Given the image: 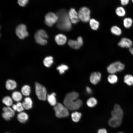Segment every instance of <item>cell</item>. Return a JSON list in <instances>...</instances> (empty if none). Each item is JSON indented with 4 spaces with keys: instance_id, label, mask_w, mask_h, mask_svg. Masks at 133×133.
<instances>
[{
    "instance_id": "6da1fadb",
    "label": "cell",
    "mask_w": 133,
    "mask_h": 133,
    "mask_svg": "<svg viewBox=\"0 0 133 133\" xmlns=\"http://www.w3.org/2000/svg\"><path fill=\"white\" fill-rule=\"evenodd\" d=\"M56 14L58 17L56 24L57 27L65 31L70 30L71 28V22L67 10L64 9H60L57 11Z\"/></svg>"
},
{
    "instance_id": "7a4b0ae2",
    "label": "cell",
    "mask_w": 133,
    "mask_h": 133,
    "mask_svg": "<svg viewBox=\"0 0 133 133\" xmlns=\"http://www.w3.org/2000/svg\"><path fill=\"white\" fill-rule=\"evenodd\" d=\"M79 94L73 92L67 94L64 101V105L69 110H74L79 109L82 104L81 100L78 99Z\"/></svg>"
},
{
    "instance_id": "3957f363",
    "label": "cell",
    "mask_w": 133,
    "mask_h": 133,
    "mask_svg": "<svg viewBox=\"0 0 133 133\" xmlns=\"http://www.w3.org/2000/svg\"><path fill=\"white\" fill-rule=\"evenodd\" d=\"M48 36L46 31L44 30L41 29L38 30L35 33L34 38L36 43L41 45L47 44L48 41L46 39Z\"/></svg>"
},
{
    "instance_id": "277c9868",
    "label": "cell",
    "mask_w": 133,
    "mask_h": 133,
    "mask_svg": "<svg viewBox=\"0 0 133 133\" xmlns=\"http://www.w3.org/2000/svg\"><path fill=\"white\" fill-rule=\"evenodd\" d=\"M54 109L56 116L58 118L67 116L69 115L68 109L64 105L58 103L54 106Z\"/></svg>"
},
{
    "instance_id": "5b68a950",
    "label": "cell",
    "mask_w": 133,
    "mask_h": 133,
    "mask_svg": "<svg viewBox=\"0 0 133 133\" xmlns=\"http://www.w3.org/2000/svg\"><path fill=\"white\" fill-rule=\"evenodd\" d=\"M124 65L119 61H117L110 64L107 67V70L110 74H115L117 72L123 71L124 69Z\"/></svg>"
},
{
    "instance_id": "8992f818",
    "label": "cell",
    "mask_w": 133,
    "mask_h": 133,
    "mask_svg": "<svg viewBox=\"0 0 133 133\" xmlns=\"http://www.w3.org/2000/svg\"><path fill=\"white\" fill-rule=\"evenodd\" d=\"M35 92L37 97L39 100H45L47 98V92L46 88L38 83L35 85Z\"/></svg>"
},
{
    "instance_id": "52a82bcc",
    "label": "cell",
    "mask_w": 133,
    "mask_h": 133,
    "mask_svg": "<svg viewBox=\"0 0 133 133\" xmlns=\"http://www.w3.org/2000/svg\"><path fill=\"white\" fill-rule=\"evenodd\" d=\"M90 10L88 7L85 6L81 7L78 12L80 20L83 22H88L90 19Z\"/></svg>"
},
{
    "instance_id": "ba28073f",
    "label": "cell",
    "mask_w": 133,
    "mask_h": 133,
    "mask_svg": "<svg viewBox=\"0 0 133 133\" xmlns=\"http://www.w3.org/2000/svg\"><path fill=\"white\" fill-rule=\"evenodd\" d=\"M58 17L56 14L52 12L48 13L45 17V23L48 26L51 27L57 22Z\"/></svg>"
},
{
    "instance_id": "9c48e42d",
    "label": "cell",
    "mask_w": 133,
    "mask_h": 133,
    "mask_svg": "<svg viewBox=\"0 0 133 133\" xmlns=\"http://www.w3.org/2000/svg\"><path fill=\"white\" fill-rule=\"evenodd\" d=\"M16 33L18 37L21 39H24L29 34L26 25L23 24H19L17 26Z\"/></svg>"
},
{
    "instance_id": "30bf717a",
    "label": "cell",
    "mask_w": 133,
    "mask_h": 133,
    "mask_svg": "<svg viewBox=\"0 0 133 133\" xmlns=\"http://www.w3.org/2000/svg\"><path fill=\"white\" fill-rule=\"evenodd\" d=\"M2 110L3 112L2 116L6 120H9L15 115V111L10 107H4L2 108Z\"/></svg>"
},
{
    "instance_id": "8fae6325",
    "label": "cell",
    "mask_w": 133,
    "mask_h": 133,
    "mask_svg": "<svg viewBox=\"0 0 133 133\" xmlns=\"http://www.w3.org/2000/svg\"><path fill=\"white\" fill-rule=\"evenodd\" d=\"M68 45L71 47L75 49L80 48L83 45V40L81 36L78 37L77 40H69L68 42Z\"/></svg>"
},
{
    "instance_id": "7c38bea8",
    "label": "cell",
    "mask_w": 133,
    "mask_h": 133,
    "mask_svg": "<svg viewBox=\"0 0 133 133\" xmlns=\"http://www.w3.org/2000/svg\"><path fill=\"white\" fill-rule=\"evenodd\" d=\"M123 112L120 105L117 104L115 105L113 110L111 112L112 117L122 119Z\"/></svg>"
},
{
    "instance_id": "4fadbf2b",
    "label": "cell",
    "mask_w": 133,
    "mask_h": 133,
    "mask_svg": "<svg viewBox=\"0 0 133 133\" xmlns=\"http://www.w3.org/2000/svg\"><path fill=\"white\" fill-rule=\"evenodd\" d=\"M68 14L69 18L72 23L75 24L79 21L80 19L78 13L74 8H71L68 12Z\"/></svg>"
},
{
    "instance_id": "5bb4252c",
    "label": "cell",
    "mask_w": 133,
    "mask_h": 133,
    "mask_svg": "<svg viewBox=\"0 0 133 133\" xmlns=\"http://www.w3.org/2000/svg\"><path fill=\"white\" fill-rule=\"evenodd\" d=\"M101 77V73L99 72H94L92 73L90 77L91 82L94 84H96L100 81Z\"/></svg>"
},
{
    "instance_id": "9a60e30c",
    "label": "cell",
    "mask_w": 133,
    "mask_h": 133,
    "mask_svg": "<svg viewBox=\"0 0 133 133\" xmlns=\"http://www.w3.org/2000/svg\"><path fill=\"white\" fill-rule=\"evenodd\" d=\"M132 42L130 39L125 37L122 38L118 43V45L120 47L129 49L132 47Z\"/></svg>"
},
{
    "instance_id": "2e32d148",
    "label": "cell",
    "mask_w": 133,
    "mask_h": 133,
    "mask_svg": "<svg viewBox=\"0 0 133 133\" xmlns=\"http://www.w3.org/2000/svg\"><path fill=\"white\" fill-rule=\"evenodd\" d=\"M55 39L58 44L59 45H63L66 42L67 38L64 34L60 33L55 36Z\"/></svg>"
},
{
    "instance_id": "e0dca14e",
    "label": "cell",
    "mask_w": 133,
    "mask_h": 133,
    "mask_svg": "<svg viewBox=\"0 0 133 133\" xmlns=\"http://www.w3.org/2000/svg\"><path fill=\"white\" fill-rule=\"evenodd\" d=\"M122 119L112 117L108 121V124L111 127L115 128L119 126L121 124Z\"/></svg>"
},
{
    "instance_id": "ac0fdd59",
    "label": "cell",
    "mask_w": 133,
    "mask_h": 133,
    "mask_svg": "<svg viewBox=\"0 0 133 133\" xmlns=\"http://www.w3.org/2000/svg\"><path fill=\"white\" fill-rule=\"evenodd\" d=\"M29 116L26 113L22 112L18 114L17 116V119L18 121L22 123L26 122L28 120Z\"/></svg>"
},
{
    "instance_id": "d6986e66",
    "label": "cell",
    "mask_w": 133,
    "mask_h": 133,
    "mask_svg": "<svg viewBox=\"0 0 133 133\" xmlns=\"http://www.w3.org/2000/svg\"><path fill=\"white\" fill-rule=\"evenodd\" d=\"M22 103L24 109L26 110H29L31 109L33 106L32 100L29 97L25 98Z\"/></svg>"
},
{
    "instance_id": "ffe728a7",
    "label": "cell",
    "mask_w": 133,
    "mask_h": 133,
    "mask_svg": "<svg viewBox=\"0 0 133 133\" xmlns=\"http://www.w3.org/2000/svg\"><path fill=\"white\" fill-rule=\"evenodd\" d=\"M55 96V93L53 92L51 94L47 95V98L49 104L51 105L54 106L57 104Z\"/></svg>"
},
{
    "instance_id": "44dd1931",
    "label": "cell",
    "mask_w": 133,
    "mask_h": 133,
    "mask_svg": "<svg viewBox=\"0 0 133 133\" xmlns=\"http://www.w3.org/2000/svg\"><path fill=\"white\" fill-rule=\"evenodd\" d=\"M124 82L129 86L133 85V76L130 74L125 75L123 78Z\"/></svg>"
},
{
    "instance_id": "7402d4cb",
    "label": "cell",
    "mask_w": 133,
    "mask_h": 133,
    "mask_svg": "<svg viewBox=\"0 0 133 133\" xmlns=\"http://www.w3.org/2000/svg\"><path fill=\"white\" fill-rule=\"evenodd\" d=\"M17 86V83L14 80H8L6 82V87L8 90H13Z\"/></svg>"
},
{
    "instance_id": "603a6c76",
    "label": "cell",
    "mask_w": 133,
    "mask_h": 133,
    "mask_svg": "<svg viewBox=\"0 0 133 133\" xmlns=\"http://www.w3.org/2000/svg\"><path fill=\"white\" fill-rule=\"evenodd\" d=\"M107 80L109 83L114 84L118 82V78L115 74H110L107 77Z\"/></svg>"
},
{
    "instance_id": "cb8c5ba5",
    "label": "cell",
    "mask_w": 133,
    "mask_h": 133,
    "mask_svg": "<svg viewBox=\"0 0 133 133\" xmlns=\"http://www.w3.org/2000/svg\"><path fill=\"white\" fill-rule=\"evenodd\" d=\"M12 98L14 101L19 102L22 99V94L18 91H15L13 92L12 95Z\"/></svg>"
},
{
    "instance_id": "d4e9b609",
    "label": "cell",
    "mask_w": 133,
    "mask_h": 133,
    "mask_svg": "<svg viewBox=\"0 0 133 133\" xmlns=\"http://www.w3.org/2000/svg\"><path fill=\"white\" fill-rule=\"evenodd\" d=\"M12 108L15 111H17L20 113L23 111L24 109L22 103L17 102L16 104H13L12 105Z\"/></svg>"
},
{
    "instance_id": "484cf974",
    "label": "cell",
    "mask_w": 133,
    "mask_h": 133,
    "mask_svg": "<svg viewBox=\"0 0 133 133\" xmlns=\"http://www.w3.org/2000/svg\"><path fill=\"white\" fill-rule=\"evenodd\" d=\"M12 98L9 96H6L4 97L2 99L3 103L7 106L10 107L12 105L13 101Z\"/></svg>"
},
{
    "instance_id": "4316f807",
    "label": "cell",
    "mask_w": 133,
    "mask_h": 133,
    "mask_svg": "<svg viewBox=\"0 0 133 133\" xmlns=\"http://www.w3.org/2000/svg\"><path fill=\"white\" fill-rule=\"evenodd\" d=\"M89 24L91 28L94 30H97L99 27V23L95 19L92 18L89 21Z\"/></svg>"
},
{
    "instance_id": "83f0119b",
    "label": "cell",
    "mask_w": 133,
    "mask_h": 133,
    "mask_svg": "<svg viewBox=\"0 0 133 133\" xmlns=\"http://www.w3.org/2000/svg\"><path fill=\"white\" fill-rule=\"evenodd\" d=\"M44 65L46 67H49L51 66L53 62V58L51 56L46 57L43 61Z\"/></svg>"
},
{
    "instance_id": "f1b7e54d",
    "label": "cell",
    "mask_w": 133,
    "mask_h": 133,
    "mask_svg": "<svg viewBox=\"0 0 133 133\" xmlns=\"http://www.w3.org/2000/svg\"><path fill=\"white\" fill-rule=\"evenodd\" d=\"M31 91L30 87L28 85H24L21 89L22 94L26 96H29L30 95Z\"/></svg>"
},
{
    "instance_id": "f546056e",
    "label": "cell",
    "mask_w": 133,
    "mask_h": 133,
    "mask_svg": "<svg viewBox=\"0 0 133 133\" xmlns=\"http://www.w3.org/2000/svg\"><path fill=\"white\" fill-rule=\"evenodd\" d=\"M111 31L113 34L116 35H119L122 33L121 29L116 26H112L111 29Z\"/></svg>"
},
{
    "instance_id": "4dcf8cb0",
    "label": "cell",
    "mask_w": 133,
    "mask_h": 133,
    "mask_svg": "<svg viewBox=\"0 0 133 133\" xmlns=\"http://www.w3.org/2000/svg\"><path fill=\"white\" fill-rule=\"evenodd\" d=\"M133 23V20L130 18H125L123 20V25L125 27L127 28H129L131 26Z\"/></svg>"
},
{
    "instance_id": "1f68e13d",
    "label": "cell",
    "mask_w": 133,
    "mask_h": 133,
    "mask_svg": "<svg viewBox=\"0 0 133 133\" xmlns=\"http://www.w3.org/2000/svg\"><path fill=\"white\" fill-rule=\"evenodd\" d=\"M81 116V114L80 113L77 112L72 113L71 115L72 120L75 122H77L79 120Z\"/></svg>"
},
{
    "instance_id": "d6a6232c",
    "label": "cell",
    "mask_w": 133,
    "mask_h": 133,
    "mask_svg": "<svg viewBox=\"0 0 133 133\" xmlns=\"http://www.w3.org/2000/svg\"><path fill=\"white\" fill-rule=\"evenodd\" d=\"M116 13L117 15L119 17L124 16L126 14V12L124 8L122 7H117L116 10Z\"/></svg>"
},
{
    "instance_id": "836d02e7",
    "label": "cell",
    "mask_w": 133,
    "mask_h": 133,
    "mask_svg": "<svg viewBox=\"0 0 133 133\" xmlns=\"http://www.w3.org/2000/svg\"><path fill=\"white\" fill-rule=\"evenodd\" d=\"M97 103V100L95 98L91 97L89 98L87 101L86 103L87 105L89 107H92L96 105Z\"/></svg>"
},
{
    "instance_id": "e575fe53",
    "label": "cell",
    "mask_w": 133,
    "mask_h": 133,
    "mask_svg": "<svg viewBox=\"0 0 133 133\" xmlns=\"http://www.w3.org/2000/svg\"><path fill=\"white\" fill-rule=\"evenodd\" d=\"M56 68L59 71L60 73L62 74L68 69V67L65 65L63 64L58 66Z\"/></svg>"
},
{
    "instance_id": "d590c367",
    "label": "cell",
    "mask_w": 133,
    "mask_h": 133,
    "mask_svg": "<svg viewBox=\"0 0 133 133\" xmlns=\"http://www.w3.org/2000/svg\"><path fill=\"white\" fill-rule=\"evenodd\" d=\"M28 1L27 0H19L18 1V3L20 6H24L27 3Z\"/></svg>"
},
{
    "instance_id": "8d00e7d4",
    "label": "cell",
    "mask_w": 133,
    "mask_h": 133,
    "mask_svg": "<svg viewBox=\"0 0 133 133\" xmlns=\"http://www.w3.org/2000/svg\"><path fill=\"white\" fill-rule=\"evenodd\" d=\"M129 1V0H121V3L123 5H125L128 3Z\"/></svg>"
},
{
    "instance_id": "74e56055",
    "label": "cell",
    "mask_w": 133,
    "mask_h": 133,
    "mask_svg": "<svg viewBox=\"0 0 133 133\" xmlns=\"http://www.w3.org/2000/svg\"><path fill=\"white\" fill-rule=\"evenodd\" d=\"M98 133H107V131L104 129H100L99 130Z\"/></svg>"
},
{
    "instance_id": "f35d334b",
    "label": "cell",
    "mask_w": 133,
    "mask_h": 133,
    "mask_svg": "<svg viewBox=\"0 0 133 133\" xmlns=\"http://www.w3.org/2000/svg\"><path fill=\"white\" fill-rule=\"evenodd\" d=\"M86 90L87 92L89 93H91V88L88 87H87L86 88Z\"/></svg>"
},
{
    "instance_id": "ab89813d",
    "label": "cell",
    "mask_w": 133,
    "mask_h": 133,
    "mask_svg": "<svg viewBox=\"0 0 133 133\" xmlns=\"http://www.w3.org/2000/svg\"><path fill=\"white\" fill-rule=\"evenodd\" d=\"M129 50L130 53L133 55V47L129 48Z\"/></svg>"
},
{
    "instance_id": "60d3db41",
    "label": "cell",
    "mask_w": 133,
    "mask_h": 133,
    "mask_svg": "<svg viewBox=\"0 0 133 133\" xmlns=\"http://www.w3.org/2000/svg\"><path fill=\"white\" fill-rule=\"evenodd\" d=\"M122 133V132H119V133Z\"/></svg>"
},
{
    "instance_id": "b9f144b4",
    "label": "cell",
    "mask_w": 133,
    "mask_h": 133,
    "mask_svg": "<svg viewBox=\"0 0 133 133\" xmlns=\"http://www.w3.org/2000/svg\"><path fill=\"white\" fill-rule=\"evenodd\" d=\"M132 2H133V0H132Z\"/></svg>"
},
{
    "instance_id": "7bdbcfd3",
    "label": "cell",
    "mask_w": 133,
    "mask_h": 133,
    "mask_svg": "<svg viewBox=\"0 0 133 133\" xmlns=\"http://www.w3.org/2000/svg\"></svg>"
}]
</instances>
